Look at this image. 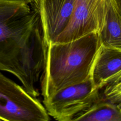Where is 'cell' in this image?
Listing matches in <instances>:
<instances>
[{
  "label": "cell",
  "mask_w": 121,
  "mask_h": 121,
  "mask_svg": "<svg viewBox=\"0 0 121 121\" xmlns=\"http://www.w3.org/2000/svg\"><path fill=\"white\" fill-rule=\"evenodd\" d=\"M28 4L26 0H0V70L13 74L36 97L47 46L39 15Z\"/></svg>",
  "instance_id": "cell-1"
},
{
  "label": "cell",
  "mask_w": 121,
  "mask_h": 121,
  "mask_svg": "<svg viewBox=\"0 0 121 121\" xmlns=\"http://www.w3.org/2000/svg\"><path fill=\"white\" fill-rule=\"evenodd\" d=\"M101 45L98 32L69 42L49 43L40 79L43 99L86 79Z\"/></svg>",
  "instance_id": "cell-2"
},
{
  "label": "cell",
  "mask_w": 121,
  "mask_h": 121,
  "mask_svg": "<svg viewBox=\"0 0 121 121\" xmlns=\"http://www.w3.org/2000/svg\"><path fill=\"white\" fill-rule=\"evenodd\" d=\"M100 100L99 89L95 88L89 76L80 83L67 86L43 99L49 116L59 121H74Z\"/></svg>",
  "instance_id": "cell-3"
},
{
  "label": "cell",
  "mask_w": 121,
  "mask_h": 121,
  "mask_svg": "<svg viewBox=\"0 0 121 121\" xmlns=\"http://www.w3.org/2000/svg\"><path fill=\"white\" fill-rule=\"evenodd\" d=\"M44 106L0 72V121H48Z\"/></svg>",
  "instance_id": "cell-4"
},
{
  "label": "cell",
  "mask_w": 121,
  "mask_h": 121,
  "mask_svg": "<svg viewBox=\"0 0 121 121\" xmlns=\"http://www.w3.org/2000/svg\"><path fill=\"white\" fill-rule=\"evenodd\" d=\"M75 0H34L31 8L38 13L47 46L53 42L67 26Z\"/></svg>",
  "instance_id": "cell-5"
},
{
  "label": "cell",
  "mask_w": 121,
  "mask_h": 121,
  "mask_svg": "<svg viewBox=\"0 0 121 121\" xmlns=\"http://www.w3.org/2000/svg\"><path fill=\"white\" fill-rule=\"evenodd\" d=\"M121 76V49L101 45L94 60L90 76L95 88Z\"/></svg>",
  "instance_id": "cell-6"
},
{
  "label": "cell",
  "mask_w": 121,
  "mask_h": 121,
  "mask_svg": "<svg viewBox=\"0 0 121 121\" xmlns=\"http://www.w3.org/2000/svg\"><path fill=\"white\" fill-rule=\"evenodd\" d=\"M104 25L98 32L102 45L121 49V0H105Z\"/></svg>",
  "instance_id": "cell-7"
},
{
  "label": "cell",
  "mask_w": 121,
  "mask_h": 121,
  "mask_svg": "<svg viewBox=\"0 0 121 121\" xmlns=\"http://www.w3.org/2000/svg\"><path fill=\"white\" fill-rule=\"evenodd\" d=\"M74 121H121V106L99 100Z\"/></svg>",
  "instance_id": "cell-8"
},
{
  "label": "cell",
  "mask_w": 121,
  "mask_h": 121,
  "mask_svg": "<svg viewBox=\"0 0 121 121\" xmlns=\"http://www.w3.org/2000/svg\"><path fill=\"white\" fill-rule=\"evenodd\" d=\"M99 89L101 101L121 106V76L106 83Z\"/></svg>",
  "instance_id": "cell-9"
},
{
  "label": "cell",
  "mask_w": 121,
  "mask_h": 121,
  "mask_svg": "<svg viewBox=\"0 0 121 121\" xmlns=\"http://www.w3.org/2000/svg\"><path fill=\"white\" fill-rule=\"evenodd\" d=\"M26 1H27V2L28 3H31V2H32L34 0H26Z\"/></svg>",
  "instance_id": "cell-10"
}]
</instances>
